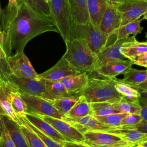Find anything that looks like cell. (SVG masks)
<instances>
[{"mask_svg":"<svg viewBox=\"0 0 147 147\" xmlns=\"http://www.w3.org/2000/svg\"><path fill=\"white\" fill-rule=\"evenodd\" d=\"M47 32L59 33L52 18L25 2L20 3L16 15L3 32L2 47L7 57L11 55L12 51L16 53L23 52L31 39Z\"/></svg>","mask_w":147,"mask_h":147,"instance_id":"obj_1","label":"cell"},{"mask_svg":"<svg viewBox=\"0 0 147 147\" xmlns=\"http://www.w3.org/2000/svg\"><path fill=\"white\" fill-rule=\"evenodd\" d=\"M96 73V72H95ZM96 75L90 76L88 82L79 93L89 103L107 102L116 103L122 96L116 90L115 78H108L96 73Z\"/></svg>","mask_w":147,"mask_h":147,"instance_id":"obj_2","label":"cell"},{"mask_svg":"<svg viewBox=\"0 0 147 147\" xmlns=\"http://www.w3.org/2000/svg\"><path fill=\"white\" fill-rule=\"evenodd\" d=\"M66 51L63 57L79 73H91L97 59L87 44L79 38H72L65 41Z\"/></svg>","mask_w":147,"mask_h":147,"instance_id":"obj_3","label":"cell"},{"mask_svg":"<svg viewBox=\"0 0 147 147\" xmlns=\"http://www.w3.org/2000/svg\"><path fill=\"white\" fill-rule=\"evenodd\" d=\"M110 37L90 21L86 24L73 23L72 38L82 39L96 56L109 43Z\"/></svg>","mask_w":147,"mask_h":147,"instance_id":"obj_4","label":"cell"},{"mask_svg":"<svg viewBox=\"0 0 147 147\" xmlns=\"http://www.w3.org/2000/svg\"><path fill=\"white\" fill-rule=\"evenodd\" d=\"M48 3L50 17L57 26L64 41L70 40L74 22L68 0H50Z\"/></svg>","mask_w":147,"mask_h":147,"instance_id":"obj_5","label":"cell"},{"mask_svg":"<svg viewBox=\"0 0 147 147\" xmlns=\"http://www.w3.org/2000/svg\"><path fill=\"white\" fill-rule=\"evenodd\" d=\"M84 142L92 147H135L119 136L106 131H88L83 134Z\"/></svg>","mask_w":147,"mask_h":147,"instance_id":"obj_6","label":"cell"},{"mask_svg":"<svg viewBox=\"0 0 147 147\" xmlns=\"http://www.w3.org/2000/svg\"><path fill=\"white\" fill-rule=\"evenodd\" d=\"M20 94L26 103L28 113L63 119V116L49 101L38 96L21 93Z\"/></svg>","mask_w":147,"mask_h":147,"instance_id":"obj_7","label":"cell"},{"mask_svg":"<svg viewBox=\"0 0 147 147\" xmlns=\"http://www.w3.org/2000/svg\"><path fill=\"white\" fill-rule=\"evenodd\" d=\"M7 81L21 94L42 97L45 91V79H43L20 78L10 74Z\"/></svg>","mask_w":147,"mask_h":147,"instance_id":"obj_8","label":"cell"},{"mask_svg":"<svg viewBox=\"0 0 147 147\" xmlns=\"http://www.w3.org/2000/svg\"><path fill=\"white\" fill-rule=\"evenodd\" d=\"M122 16L121 26L140 18L147 11L146 0H123L116 6Z\"/></svg>","mask_w":147,"mask_h":147,"instance_id":"obj_9","label":"cell"},{"mask_svg":"<svg viewBox=\"0 0 147 147\" xmlns=\"http://www.w3.org/2000/svg\"><path fill=\"white\" fill-rule=\"evenodd\" d=\"M137 41L136 36L116 39L111 44H108L98 55L97 59L94 67V71L105 63L115 59L125 60L126 58L121 52V48L126 43Z\"/></svg>","mask_w":147,"mask_h":147,"instance_id":"obj_10","label":"cell"},{"mask_svg":"<svg viewBox=\"0 0 147 147\" xmlns=\"http://www.w3.org/2000/svg\"><path fill=\"white\" fill-rule=\"evenodd\" d=\"M11 74L17 77L37 79L38 74L24 52L16 53L7 57Z\"/></svg>","mask_w":147,"mask_h":147,"instance_id":"obj_11","label":"cell"},{"mask_svg":"<svg viewBox=\"0 0 147 147\" xmlns=\"http://www.w3.org/2000/svg\"><path fill=\"white\" fill-rule=\"evenodd\" d=\"M42 119L50 123L67 141L84 142L83 134L63 119L47 115H39Z\"/></svg>","mask_w":147,"mask_h":147,"instance_id":"obj_12","label":"cell"},{"mask_svg":"<svg viewBox=\"0 0 147 147\" xmlns=\"http://www.w3.org/2000/svg\"><path fill=\"white\" fill-rule=\"evenodd\" d=\"M62 119L71 124L82 134L88 131H108L115 128L110 127L100 122L92 115L77 118H63Z\"/></svg>","mask_w":147,"mask_h":147,"instance_id":"obj_13","label":"cell"},{"mask_svg":"<svg viewBox=\"0 0 147 147\" xmlns=\"http://www.w3.org/2000/svg\"><path fill=\"white\" fill-rule=\"evenodd\" d=\"M78 72L63 57L50 69L44 72L38 74V78L48 80H60V79L70 75H77Z\"/></svg>","mask_w":147,"mask_h":147,"instance_id":"obj_14","label":"cell"},{"mask_svg":"<svg viewBox=\"0 0 147 147\" xmlns=\"http://www.w3.org/2000/svg\"><path fill=\"white\" fill-rule=\"evenodd\" d=\"M122 16L116 6L110 3L105 11L99 28L105 34L110 36L112 32L121 26Z\"/></svg>","mask_w":147,"mask_h":147,"instance_id":"obj_15","label":"cell"},{"mask_svg":"<svg viewBox=\"0 0 147 147\" xmlns=\"http://www.w3.org/2000/svg\"><path fill=\"white\" fill-rule=\"evenodd\" d=\"M13 88L8 81L0 80V115H7L19 123L18 117L11 105L10 93Z\"/></svg>","mask_w":147,"mask_h":147,"instance_id":"obj_16","label":"cell"},{"mask_svg":"<svg viewBox=\"0 0 147 147\" xmlns=\"http://www.w3.org/2000/svg\"><path fill=\"white\" fill-rule=\"evenodd\" d=\"M133 64L130 59H115L105 63L94 72L100 75L113 78L119 74H123Z\"/></svg>","mask_w":147,"mask_h":147,"instance_id":"obj_17","label":"cell"},{"mask_svg":"<svg viewBox=\"0 0 147 147\" xmlns=\"http://www.w3.org/2000/svg\"><path fill=\"white\" fill-rule=\"evenodd\" d=\"M24 115L37 129L55 142L63 145L65 141L63 136L50 123L42 119L39 115L29 113Z\"/></svg>","mask_w":147,"mask_h":147,"instance_id":"obj_18","label":"cell"},{"mask_svg":"<svg viewBox=\"0 0 147 147\" xmlns=\"http://www.w3.org/2000/svg\"><path fill=\"white\" fill-rule=\"evenodd\" d=\"M89 74L83 72L65 77L59 81L63 84L66 91L72 95H78L87 84Z\"/></svg>","mask_w":147,"mask_h":147,"instance_id":"obj_19","label":"cell"},{"mask_svg":"<svg viewBox=\"0 0 147 147\" xmlns=\"http://www.w3.org/2000/svg\"><path fill=\"white\" fill-rule=\"evenodd\" d=\"M5 125L16 147H30L20 124L7 115H1Z\"/></svg>","mask_w":147,"mask_h":147,"instance_id":"obj_20","label":"cell"},{"mask_svg":"<svg viewBox=\"0 0 147 147\" xmlns=\"http://www.w3.org/2000/svg\"><path fill=\"white\" fill-rule=\"evenodd\" d=\"M110 3L109 0H87L90 21L99 27L102 17Z\"/></svg>","mask_w":147,"mask_h":147,"instance_id":"obj_21","label":"cell"},{"mask_svg":"<svg viewBox=\"0 0 147 147\" xmlns=\"http://www.w3.org/2000/svg\"><path fill=\"white\" fill-rule=\"evenodd\" d=\"M71 95L59 80H45V91L42 96L44 99L50 101Z\"/></svg>","mask_w":147,"mask_h":147,"instance_id":"obj_22","label":"cell"},{"mask_svg":"<svg viewBox=\"0 0 147 147\" xmlns=\"http://www.w3.org/2000/svg\"><path fill=\"white\" fill-rule=\"evenodd\" d=\"M74 23L86 24L90 21L87 0H68Z\"/></svg>","mask_w":147,"mask_h":147,"instance_id":"obj_23","label":"cell"},{"mask_svg":"<svg viewBox=\"0 0 147 147\" xmlns=\"http://www.w3.org/2000/svg\"><path fill=\"white\" fill-rule=\"evenodd\" d=\"M106 132L117 134L126 141L136 146L141 143L142 141L147 137V133H144L136 129H129L123 126L115 127Z\"/></svg>","mask_w":147,"mask_h":147,"instance_id":"obj_24","label":"cell"},{"mask_svg":"<svg viewBox=\"0 0 147 147\" xmlns=\"http://www.w3.org/2000/svg\"><path fill=\"white\" fill-rule=\"evenodd\" d=\"M141 19L139 18L121 26L113 31L111 36H115L116 39L126 38L130 34L136 36V35L140 33L143 29V28L141 26Z\"/></svg>","mask_w":147,"mask_h":147,"instance_id":"obj_25","label":"cell"},{"mask_svg":"<svg viewBox=\"0 0 147 147\" xmlns=\"http://www.w3.org/2000/svg\"><path fill=\"white\" fill-rule=\"evenodd\" d=\"M88 115H93L90 103L86 100L83 96L79 95L78 100L63 118H77Z\"/></svg>","mask_w":147,"mask_h":147,"instance_id":"obj_26","label":"cell"},{"mask_svg":"<svg viewBox=\"0 0 147 147\" xmlns=\"http://www.w3.org/2000/svg\"><path fill=\"white\" fill-rule=\"evenodd\" d=\"M123 78L121 79H117L119 82L129 85L137 84L143 82L146 78V69L139 70L131 67L128 68L123 74Z\"/></svg>","mask_w":147,"mask_h":147,"instance_id":"obj_27","label":"cell"},{"mask_svg":"<svg viewBox=\"0 0 147 147\" xmlns=\"http://www.w3.org/2000/svg\"><path fill=\"white\" fill-rule=\"evenodd\" d=\"M146 51L147 41L138 42L137 40L126 43L121 48V53L127 59L137 56Z\"/></svg>","mask_w":147,"mask_h":147,"instance_id":"obj_28","label":"cell"},{"mask_svg":"<svg viewBox=\"0 0 147 147\" xmlns=\"http://www.w3.org/2000/svg\"><path fill=\"white\" fill-rule=\"evenodd\" d=\"M115 87L118 92L122 96L123 99L132 102H139L141 97L140 91L127 84L119 82L117 80Z\"/></svg>","mask_w":147,"mask_h":147,"instance_id":"obj_29","label":"cell"},{"mask_svg":"<svg viewBox=\"0 0 147 147\" xmlns=\"http://www.w3.org/2000/svg\"><path fill=\"white\" fill-rule=\"evenodd\" d=\"M78 99V95H71L50 100L49 102L64 116L73 107Z\"/></svg>","mask_w":147,"mask_h":147,"instance_id":"obj_30","label":"cell"},{"mask_svg":"<svg viewBox=\"0 0 147 147\" xmlns=\"http://www.w3.org/2000/svg\"><path fill=\"white\" fill-rule=\"evenodd\" d=\"M113 104L119 113L140 114L141 106L139 102H132L122 98L119 102Z\"/></svg>","mask_w":147,"mask_h":147,"instance_id":"obj_31","label":"cell"},{"mask_svg":"<svg viewBox=\"0 0 147 147\" xmlns=\"http://www.w3.org/2000/svg\"><path fill=\"white\" fill-rule=\"evenodd\" d=\"M10 101L11 107L17 115H23L28 113L25 102L22 99L20 92L14 88L10 93Z\"/></svg>","mask_w":147,"mask_h":147,"instance_id":"obj_32","label":"cell"},{"mask_svg":"<svg viewBox=\"0 0 147 147\" xmlns=\"http://www.w3.org/2000/svg\"><path fill=\"white\" fill-rule=\"evenodd\" d=\"M90 106L94 116H102L119 113L112 103L107 102L91 103Z\"/></svg>","mask_w":147,"mask_h":147,"instance_id":"obj_33","label":"cell"},{"mask_svg":"<svg viewBox=\"0 0 147 147\" xmlns=\"http://www.w3.org/2000/svg\"><path fill=\"white\" fill-rule=\"evenodd\" d=\"M20 122L23 125L28 126L30 129H32L33 131H34L43 141L47 147H63L62 145L55 142L51 138L48 137L44 134H43L41 131H40L38 129H37L34 125H33L25 117L24 115H17Z\"/></svg>","mask_w":147,"mask_h":147,"instance_id":"obj_34","label":"cell"},{"mask_svg":"<svg viewBox=\"0 0 147 147\" xmlns=\"http://www.w3.org/2000/svg\"><path fill=\"white\" fill-rule=\"evenodd\" d=\"M128 114L117 113L102 116H94L100 122L111 127H118L121 126V122Z\"/></svg>","mask_w":147,"mask_h":147,"instance_id":"obj_35","label":"cell"},{"mask_svg":"<svg viewBox=\"0 0 147 147\" xmlns=\"http://www.w3.org/2000/svg\"><path fill=\"white\" fill-rule=\"evenodd\" d=\"M19 124L22 131L28 140L30 147H47L41 138L34 131L20 122Z\"/></svg>","mask_w":147,"mask_h":147,"instance_id":"obj_36","label":"cell"},{"mask_svg":"<svg viewBox=\"0 0 147 147\" xmlns=\"http://www.w3.org/2000/svg\"><path fill=\"white\" fill-rule=\"evenodd\" d=\"M18 4L25 2L38 12L50 16L49 8L46 0H18Z\"/></svg>","mask_w":147,"mask_h":147,"instance_id":"obj_37","label":"cell"},{"mask_svg":"<svg viewBox=\"0 0 147 147\" xmlns=\"http://www.w3.org/2000/svg\"><path fill=\"white\" fill-rule=\"evenodd\" d=\"M7 57L3 49L0 40V79L1 80L7 81V78L11 74Z\"/></svg>","mask_w":147,"mask_h":147,"instance_id":"obj_38","label":"cell"},{"mask_svg":"<svg viewBox=\"0 0 147 147\" xmlns=\"http://www.w3.org/2000/svg\"><path fill=\"white\" fill-rule=\"evenodd\" d=\"M18 6L19 4L18 2V0H9L7 6L6 10H5V26L14 18L18 11Z\"/></svg>","mask_w":147,"mask_h":147,"instance_id":"obj_39","label":"cell"},{"mask_svg":"<svg viewBox=\"0 0 147 147\" xmlns=\"http://www.w3.org/2000/svg\"><path fill=\"white\" fill-rule=\"evenodd\" d=\"M1 140L0 141V147H16L2 118L1 121Z\"/></svg>","mask_w":147,"mask_h":147,"instance_id":"obj_40","label":"cell"},{"mask_svg":"<svg viewBox=\"0 0 147 147\" xmlns=\"http://www.w3.org/2000/svg\"><path fill=\"white\" fill-rule=\"evenodd\" d=\"M142 118L140 114H128L122 119L120 126H131L140 123Z\"/></svg>","mask_w":147,"mask_h":147,"instance_id":"obj_41","label":"cell"},{"mask_svg":"<svg viewBox=\"0 0 147 147\" xmlns=\"http://www.w3.org/2000/svg\"><path fill=\"white\" fill-rule=\"evenodd\" d=\"M133 64L147 67V51L130 59Z\"/></svg>","mask_w":147,"mask_h":147,"instance_id":"obj_42","label":"cell"},{"mask_svg":"<svg viewBox=\"0 0 147 147\" xmlns=\"http://www.w3.org/2000/svg\"><path fill=\"white\" fill-rule=\"evenodd\" d=\"M139 103L141 106L140 115L142 118V120L147 122V99L141 96L139 99Z\"/></svg>","mask_w":147,"mask_h":147,"instance_id":"obj_43","label":"cell"},{"mask_svg":"<svg viewBox=\"0 0 147 147\" xmlns=\"http://www.w3.org/2000/svg\"><path fill=\"white\" fill-rule=\"evenodd\" d=\"M126 127L129 129H136L137 130H139L142 133H147V122L145 121H142L140 123L131 126H123Z\"/></svg>","mask_w":147,"mask_h":147,"instance_id":"obj_44","label":"cell"},{"mask_svg":"<svg viewBox=\"0 0 147 147\" xmlns=\"http://www.w3.org/2000/svg\"><path fill=\"white\" fill-rule=\"evenodd\" d=\"M63 147H92L86 142H71L65 141L63 144Z\"/></svg>","mask_w":147,"mask_h":147,"instance_id":"obj_45","label":"cell"},{"mask_svg":"<svg viewBox=\"0 0 147 147\" xmlns=\"http://www.w3.org/2000/svg\"><path fill=\"white\" fill-rule=\"evenodd\" d=\"M129 86L137 90L138 91H140V92L142 91H147V70H146V78L143 82L140 84H132Z\"/></svg>","mask_w":147,"mask_h":147,"instance_id":"obj_46","label":"cell"},{"mask_svg":"<svg viewBox=\"0 0 147 147\" xmlns=\"http://www.w3.org/2000/svg\"><path fill=\"white\" fill-rule=\"evenodd\" d=\"M5 11L1 8V2H0V32H3L4 28H5Z\"/></svg>","mask_w":147,"mask_h":147,"instance_id":"obj_47","label":"cell"},{"mask_svg":"<svg viewBox=\"0 0 147 147\" xmlns=\"http://www.w3.org/2000/svg\"><path fill=\"white\" fill-rule=\"evenodd\" d=\"M123 0H109V1L111 3H112L113 5L117 6L118 4H119V3H121Z\"/></svg>","mask_w":147,"mask_h":147,"instance_id":"obj_48","label":"cell"},{"mask_svg":"<svg viewBox=\"0 0 147 147\" xmlns=\"http://www.w3.org/2000/svg\"><path fill=\"white\" fill-rule=\"evenodd\" d=\"M140 94H141V97L147 99V91L140 92Z\"/></svg>","mask_w":147,"mask_h":147,"instance_id":"obj_49","label":"cell"},{"mask_svg":"<svg viewBox=\"0 0 147 147\" xmlns=\"http://www.w3.org/2000/svg\"><path fill=\"white\" fill-rule=\"evenodd\" d=\"M137 145H140V146H143V147H147V140L141 142L140 144H139Z\"/></svg>","mask_w":147,"mask_h":147,"instance_id":"obj_50","label":"cell"},{"mask_svg":"<svg viewBox=\"0 0 147 147\" xmlns=\"http://www.w3.org/2000/svg\"><path fill=\"white\" fill-rule=\"evenodd\" d=\"M142 20H147V11H146V13L142 16Z\"/></svg>","mask_w":147,"mask_h":147,"instance_id":"obj_51","label":"cell"},{"mask_svg":"<svg viewBox=\"0 0 147 147\" xmlns=\"http://www.w3.org/2000/svg\"><path fill=\"white\" fill-rule=\"evenodd\" d=\"M1 115H0V135H1Z\"/></svg>","mask_w":147,"mask_h":147,"instance_id":"obj_52","label":"cell"},{"mask_svg":"<svg viewBox=\"0 0 147 147\" xmlns=\"http://www.w3.org/2000/svg\"><path fill=\"white\" fill-rule=\"evenodd\" d=\"M146 140H147V137H146V138H144V140L142 141V142H143V141H146Z\"/></svg>","mask_w":147,"mask_h":147,"instance_id":"obj_53","label":"cell"},{"mask_svg":"<svg viewBox=\"0 0 147 147\" xmlns=\"http://www.w3.org/2000/svg\"><path fill=\"white\" fill-rule=\"evenodd\" d=\"M136 147H143V146H140V145H136Z\"/></svg>","mask_w":147,"mask_h":147,"instance_id":"obj_54","label":"cell"},{"mask_svg":"<svg viewBox=\"0 0 147 147\" xmlns=\"http://www.w3.org/2000/svg\"><path fill=\"white\" fill-rule=\"evenodd\" d=\"M145 37H146V38H147V33H146V36H145Z\"/></svg>","mask_w":147,"mask_h":147,"instance_id":"obj_55","label":"cell"},{"mask_svg":"<svg viewBox=\"0 0 147 147\" xmlns=\"http://www.w3.org/2000/svg\"><path fill=\"white\" fill-rule=\"evenodd\" d=\"M1 136L0 135V141H1Z\"/></svg>","mask_w":147,"mask_h":147,"instance_id":"obj_56","label":"cell"},{"mask_svg":"<svg viewBox=\"0 0 147 147\" xmlns=\"http://www.w3.org/2000/svg\"><path fill=\"white\" fill-rule=\"evenodd\" d=\"M46 1H47V2H49V1H50V0H46Z\"/></svg>","mask_w":147,"mask_h":147,"instance_id":"obj_57","label":"cell"},{"mask_svg":"<svg viewBox=\"0 0 147 147\" xmlns=\"http://www.w3.org/2000/svg\"><path fill=\"white\" fill-rule=\"evenodd\" d=\"M146 70H147V67H146Z\"/></svg>","mask_w":147,"mask_h":147,"instance_id":"obj_58","label":"cell"},{"mask_svg":"<svg viewBox=\"0 0 147 147\" xmlns=\"http://www.w3.org/2000/svg\"><path fill=\"white\" fill-rule=\"evenodd\" d=\"M146 1H147V0H146Z\"/></svg>","mask_w":147,"mask_h":147,"instance_id":"obj_59","label":"cell"},{"mask_svg":"<svg viewBox=\"0 0 147 147\" xmlns=\"http://www.w3.org/2000/svg\"><path fill=\"white\" fill-rule=\"evenodd\" d=\"M135 147H136V146H135Z\"/></svg>","mask_w":147,"mask_h":147,"instance_id":"obj_60","label":"cell"}]
</instances>
